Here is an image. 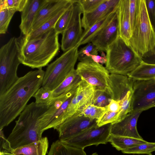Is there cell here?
<instances>
[{"label": "cell", "instance_id": "20", "mask_svg": "<svg viewBox=\"0 0 155 155\" xmlns=\"http://www.w3.org/2000/svg\"><path fill=\"white\" fill-rule=\"evenodd\" d=\"M77 87L60 96L52 99L48 104V109L38 120V123L43 132L49 124L51 119L63 103L69 97L74 94Z\"/></svg>", "mask_w": 155, "mask_h": 155}, {"label": "cell", "instance_id": "3", "mask_svg": "<svg viewBox=\"0 0 155 155\" xmlns=\"http://www.w3.org/2000/svg\"><path fill=\"white\" fill-rule=\"evenodd\" d=\"M48 107V104H37L35 102L27 105L16 121L15 125L7 138L12 150L42 138L43 132L38 120Z\"/></svg>", "mask_w": 155, "mask_h": 155}, {"label": "cell", "instance_id": "38", "mask_svg": "<svg viewBox=\"0 0 155 155\" xmlns=\"http://www.w3.org/2000/svg\"><path fill=\"white\" fill-rule=\"evenodd\" d=\"M137 5L138 0H129V11L131 31L136 18Z\"/></svg>", "mask_w": 155, "mask_h": 155}, {"label": "cell", "instance_id": "44", "mask_svg": "<svg viewBox=\"0 0 155 155\" xmlns=\"http://www.w3.org/2000/svg\"><path fill=\"white\" fill-rule=\"evenodd\" d=\"M144 62L152 64H155V54L149 57L142 59Z\"/></svg>", "mask_w": 155, "mask_h": 155}, {"label": "cell", "instance_id": "28", "mask_svg": "<svg viewBox=\"0 0 155 155\" xmlns=\"http://www.w3.org/2000/svg\"><path fill=\"white\" fill-rule=\"evenodd\" d=\"M128 76L134 80L155 79V64L147 63L142 60L139 66Z\"/></svg>", "mask_w": 155, "mask_h": 155}, {"label": "cell", "instance_id": "43", "mask_svg": "<svg viewBox=\"0 0 155 155\" xmlns=\"http://www.w3.org/2000/svg\"><path fill=\"white\" fill-rule=\"evenodd\" d=\"M91 59L95 62L102 64H105L106 62V58L104 54L103 55V56H101L99 55H91Z\"/></svg>", "mask_w": 155, "mask_h": 155}, {"label": "cell", "instance_id": "31", "mask_svg": "<svg viewBox=\"0 0 155 155\" xmlns=\"http://www.w3.org/2000/svg\"><path fill=\"white\" fill-rule=\"evenodd\" d=\"M17 11L15 9L6 8L0 10V34L6 33L11 20Z\"/></svg>", "mask_w": 155, "mask_h": 155}, {"label": "cell", "instance_id": "40", "mask_svg": "<svg viewBox=\"0 0 155 155\" xmlns=\"http://www.w3.org/2000/svg\"><path fill=\"white\" fill-rule=\"evenodd\" d=\"M27 0H5L6 8L15 9L17 12H21L26 4Z\"/></svg>", "mask_w": 155, "mask_h": 155}, {"label": "cell", "instance_id": "23", "mask_svg": "<svg viewBox=\"0 0 155 155\" xmlns=\"http://www.w3.org/2000/svg\"><path fill=\"white\" fill-rule=\"evenodd\" d=\"M117 9L99 20L87 31H84L77 46L78 47L81 45L91 42L93 39L113 18L117 13Z\"/></svg>", "mask_w": 155, "mask_h": 155}, {"label": "cell", "instance_id": "22", "mask_svg": "<svg viewBox=\"0 0 155 155\" xmlns=\"http://www.w3.org/2000/svg\"><path fill=\"white\" fill-rule=\"evenodd\" d=\"M116 9L113 10L110 9L107 4L106 0H105L93 10L83 13L81 24L84 31H87L99 20Z\"/></svg>", "mask_w": 155, "mask_h": 155}, {"label": "cell", "instance_id": "12", "mask_svg": "<svg viewBox=\"0 0 155 155\" xmlns=\"http://www.w3.org/2000/svg\"><path fill=\"white\" fill-rule=\"evenodd\" d=\"M82 11L77 0L73 4V11L69 23L62 34L61 48L65 52L77 46L83 34L81 15Z\"/></svg>", "mask_w": 155, "mask_h": 155}, {"label": "cell", "instance_id": "46", "mask_svg": "<svg viewBox=\"0 0 155 155\" xmlns=\"http://www.w3.org/2000/svg\"><path fill=\"white\" fill-rule=\"evenodd\" d=\"M0 155H5L4 154H3L2 153H0Z\"/></svg>", "mask_w": 155, "mask_h": 155}, {"label": "cell", "instance_id": "26", "mask_svg": "<svg viewBox=\"0 0 155 155\" xmlns=\"http://www.w3.org/2000/svg\"><path fill=\"white\" fill-rule=\"evenodd\" d=\"M73 3L62 8L44 23L39 28L31 32L27 36H23V37L27 40H31L40 36L50 29L54 28L60 17Z\"/></svg>", "mask_w": 155, "mask_h": 155}, {"label": "cell", "instance_id": "39", "mask_svg": "<svg viewBox=\"0 0 155 155\" xmlns=\"http://www.w3.org/2000/svg\"><path fill=\"white\" fill-rule=\"evenodd\" d=\"M0 153L5 155H10L12 150L10 144L4 136L3 129H0Z\"/></svg>", "mask_w": 155, "mask_h": 155}, {"label": "cell", "instance_id": "18", "mask_svg": "<svg viewBox=\"0 0 155 155\" xmlns=\"http://www.w3.org/2000/svg\"><path fill=\"white\" fill-rule=\"evenodd\" d=\"M46 0H27L21 12L19 28L22 35L26 36L31 32L36 15Z\"/></svg>", "mask_w": 155, "mask_h": 155}, {"label": "cell", "instance_id": "6", "mask_svg": "<svg viewBox=\"0 0 155 155\" xmlns=\"http://www.w3.org/2000/svg\"><path fill=\"white\" fill-rule=\"evenodd\" d=\"M20 64L19 39L13 37L0 49V96L18 79L17 71Z\"/></svg>", "mask_w": 155, "mask_h": 155}, {"label": "cell", "instance_id": "2", "mask_svg": "<svg viewBox=\"0 0 155 155\" xmlns=\"http://www.w3.org/2000/svg\"><path fill=\"white\" fill-rule=\"evenodd\" d=\"M58 35L52 28L34 39H19L21 64L38 69L48 65L59 51Z\"/></svg>", "mask_w": 155, "mask_h": 155}, {"label": "cell", "instance_id": "8", "mask_svg": "<svg viewBox=\"0 0 155 155\" xmlns=\"http://www.w3.org/2000/svg\"><path fill=\"white\" fill-rule=\"evenodd\" d=\"M76 70L82 80L94 87L95 90L104 92L112 99L110 74L102 64L90 58L80 61Z\"/></svg>", "mask_w": 155, "mask_h": 155}, {"label": "cell", "instance_id": "42", "mask_svg": "<svg viewBox=\"0 0 155 155\" xmlns=\"http://www.w3.org/2000/svg\"><path fill=\"white\" fill-rule=\"evenodd\" d=\"M106 107L108 110L118 113L121 108L120 104L113 99H111L109 104Z\"/></svg>", "mask_w": 155, "mask_h": 155}, {"label": "cell", "instance_id": "32", "mask_svg": "<svg viewBox=\"0 0 155 155\" xmlns=\"http://www.w3.org/2000/svg\"><path fill=\"white\" fill-rule=\"evenodd\" d=\"M73 3L60 17L54 26V28L59 34L63 33L69 23L73 12Z\"/></svg>", "mask_w": 155, "mask_h": 155}, {"label": "cell", "instance_id": "9", "mask_svg": "<svg viewBox=\"0 0 155 155\" xmlns=\"http://www.w3.org/2000/svg\"><path fill=\"white\" fill-rule=\"evenodd\" d=\"M112 125L110 123L100 127L97 125L61 142L71 146L83 149L92 145L97 146L101 144H106L108 142L111 134Z\"/></svg>", "mask_w": 155, "mask_h": 155}, {"label": "cell", "instance_id": "30", "mask_svg": "<svg viewBox=\"0 0 155 155\" xmlns=\"http://www.w3.org/2000/svg\"><path fill=\"white\" fill-rule=\"evenodd\" d=\"M155 151V142H149L137 145L122 152L124 153L149 155Z\"/></svg>", "mask_w": 155, "mask_h": 155}, {"label": "cell", "instance_id": "24", "mask_svg": "<svg viewBox=\"0 0 155 155\" xmlns=\"http://www.w3.org/2000/svg\"><path fill=\"white\" fill-rule=\"evenodd\" d=\"M81 77L78 74L76 70H73L62 83L53 91V98L69 91L77 87L81 80Z\"/></svg>", "mask_w": 155, "mask_h": 155}, {"label": "cell", "instance_id": "14", "mask_svg": "<svg viewBox=\"0 0 155 155\" xmlns=\"http://www.w3.org/2000/svg\"><path fill=\"white\" fill-rule=\"evenodd\" d=\"M113 99L118 102L120 107L132 97L134 79L127 76L110 74Z\"/></svg>", "mask_w": 155, "mask_h": 155}, {"label": "cell", "instance_id": "34", "mask_svg": "<svg viewBox=\"0 0 155 155\" xmlns=\"http://www.w3.org/2000/svg\"><path fill=\"white\" fill-rule=\"evenodd\" d=\"M98 50L91 42L87 44L78 51V60L80 61L91 58V55H97Z\"/></svg>", "mask_w": 155, "mask_h": 155}, {"label": "cell", "instance_id": "25", "mask_svg": "<svg viewBox=\"0 0 155 155\" xmlns=\"http://www.w3.org/2000/svg\"><path fill=\"white\" fill-rule=\"evenodd\" d=\"M108 142H110L117 150L122 151L132 147L148 142L143 139L110 134Z\"/></svg>", "mask_w": 155, "mask_h": 155}, {"label": "cell", "instance_id": "29", "mask_svg": "<svg viewBox=\"0 0 155 155\" xmlns=\"http://www.w3.org/2000/svg\"><path fill=\"white\" fill-rule=\"evenodd\" d=\"M83 116L91 119L97 120L102 115L106 109V107H101L93 104L85 105L79 109Z\"/></svg>", "mask_w": 155, "mask_h": 155}, {"label": "cell", "instance_id": "27", "mask_svg": "<svg viewBox=\"0 0 155 155\" xmlns=\"http://www.w3.org/2000/svg\"><path fill=\"white\" fill-rule=\"evenodd\" d=\"M48 155H87L84 149L71 146L59 140L53 142Z\"/></svg>", "mask_w": 155, "mask_h": 155}, {"label": "cell", "instance_id": "33", "mask_svg": "<svg viewBox=\"0 0 155 155\" xmlns=\"http://www.w3.org/2000/svg\"><path fill=\"white\" fill-rule=\"evenodd\" d=\"M53 91L41 87L35 94L33 97L35 103L37 104H48L53 98Z\"/></svg>", "mask_w": 155, "mask_h": 155}, {"label": "cell", "instance_id": "13", "mask_svg": "<svg viewBox=\"0 0 155 155\" xmlns=\"http://www.w3.org/2000/svg\"><path fill=\"white\" fill-rule=\"evenodd\" d=\"M95 91L94 87L81 80L65 112L60 120V125L75 114L79 109L85 105L93 104Z\"/></svg>", "mask_w": 155, "mask_h": 155}, {"label": "cell", "instance_id": "10", "mask_svg": "<svg viewBox=\"0 0 155 155\" xmlns=\"http://www.w3.org/2000/svg\"><path fill=\"white\" fill-rule=\"evenodd\" d=\"M134 80L132 111L142 112L155 107V79Z\"/></svg>", "mask_w": 155, "mask_h": 155}, {"label": "cell", "instance_id": "1", "mask_svg": "<svg viewBox=\"0 0 155 155\" xmlns=\"http://www.w3.org/2000/svg\"><path fill=\"white\" fill-rule=\"evenodd\" d=\"M45 72L42 69L29 71L0 96V129L8 126L25 109L42 86Z\"/></svg>", "mask_w": 155, "mask_h": 155}, {"label": "cell", "instance_id": "17", "mask_svg": "<svg viewBox=\"0 0 155 155\" xmlns=\"http://www.w3.org/2000/svg\"><path fill=\"white\" fill-rule=\"evenodd\" d=\"M75 1V0H46L36 15L31 32L39 28L62 8Z\"/></svg>", "mask_w": 155, "mask_h": 155}, {"label": "cell", "instance_id": "19", "mask_svg": "<svg viewBox=\"0 0 155 155\" xmlns=\"http://www.w3.org/2000/svg\"><path fill=\"white\" fill-rule=\"evenodd\" d=\"M129 3V0H120L117 11L119 36L128 45L131 36Z\"/></svg>", "mask_w": 155, "mask_h": 155}, {"label": "cell", "instance_id": "35", "mask_svg": "<svg viewBox=\"0 0 155 155\" xmlns=\"http://www.w3.org/2000/svg\"><path fill=\"white\" fill-rule=\"evenodd\" d=\"M118 113L112 112L106 109L101 117L97 120V125L100 127L111 123L112 124L117 122Z\"/></svg>", "mask_w": 155, "mask_h": 155}, {"label": "cell", "instance_id": "37", "mask_svg": "<svg viewBox=\"0 0 155 155\" xmlns=\"http://www.w3.org/2000/svg\"><path fill=\"white\" fill-rule=\"evenodd\" d=\"M104 1L105 0H78L77 2L80 5L83 13L93 10Z\"/></svg>", "mask_w": 155, "mask_h": 155}, {"label": "cell", "instance_id": "21", "mask_svg": "<svg viewBox=\"0 0 155 155\" xmlns=\"http://www.w3.org/2000/svg\"><path fill=\"white\" fill-rule=\"evenodd\" d=\"M46 137L12 150L10 155H46L48 147Z\"/></svg>", "mask_w": 155, "mask_h": 155}, {"label": "cell", "instance_id": "11", "mask_svg": "<svg viewBox=\"0 0 155 155\" xmlns=\"http://www.w3.org/2000/svg\"><path fill=\"white\" fill-rule=\"evenodd\" d=\"M97 120L83 116L79 109L55 129L59 133V140L63 142L97 126Z\"/></svg>", "mask_w": 155, "mask_h": 155}, {"label": "cell", "instance_id": "48", "mask_svg": "<svg viewBox=\"0 0 155 155\" xmlns=\"http://www.w3.org/2000/svg\"></svg>", "mask_w": 155, "mask_h": 155}, {"label": "cell", "instance_id": "5", "mask_svg": "<svg viewBox=\"0 0 155 155\" xmlns=\"http://www.w3.org/2000/svg\"><path fill=\"white\" fill-rule=\"evenodd\" d=\"M105 68L111 74L128 76L140 64L142 59L119 36L106 51Z\"/></svg>", "mask_w": 155, "mask_h": 155}, {"label": "cell", "instance_id": "47", "mask_svg": "<svg viewBox=\"0 0 155 155\" xmlns=\"http://www.w3.org/2000/svg\"><path fill=\"white\" fill-rule=\"evenodd\" d=\"M149 155H153L152 153L150 154Z\"/></svg>", "mask_w": 155, "mask_h": 155}, {"label": "cell", "instance_id": "16", "mask_svg": "<svg viewBox=\"0 0 155 155\" xmlns=\"http://www.w3.org/2000/svg\"><path fill=\"white\" fill-rule=\"evenodd\" d=\"M119 36L118 23L117 12L113 18L92 40L91 42L98 51H106L107 48Z\"/></svg>", "mask_w": 155, "mask_h": 155}, {"label": "cell", "instance_id": "36", "mask_svg": "<svg viewBox=\"0 0 155 155\" xmlns=\"http://www.w3.org/2000/svg\"><path fill=\"white\" fill-rule=\"evenodd\" d=\"M111 99L106 93L95 90L93 104L98 107H105L108 105Z\"/></svg>", "mask_w": 155, "mask_h": 155}, {"label": "cell", "instance_id": "7", "mask_svg": "<svg viewBox=\"0 0 155 155\" xmlns=\"http://www.w3.org/2000/svg\"><path fill=\"white\" fill-rule=\"evenodd\" d=\"M78 48L76 46L64 52L48 65L44 76L42 87L53 91L74 69L78 59Z\"/></svg>", "mask_w": 155, "mask_h": 155}, {"label": "cell", "instance_id": "45", "mask_svg": "<svg viewBox=\"0 0 155 155\" xmlns=\"http://www.w3.org/2000/svg\"><path fill=\"white\" fill-rule=\"evenodd\" d=\"M91 155H99L97 153H94Z\"/></svg>", "mask_w": 155, "mask_h": 155}, {"label": "cell", "instance_id": "4", "mask_svg": "<svg viewBox=\"0 0 155 155\" xmlns=\"http://www.w3.org/2000/svg\"><path fill=\"white\" fill-rule=\"evenodd\" d=\"M128 45L142 59L155 54V29L145 0H138L137 15Z\"/></svg>", "mask_w": 155, "mask_h": 155}, {"label": "cell", "instance_id": "41", "mask_svg": "<svg viewBox=\"0 0 155 155\" xmlns=\"http://www.w3.org/2000/svg\"><path fill=\"white\" fill-rule=\"evenodd\" d=\"M145 0L148 15L155 29V0Z\"/></svg>", "mask_w": 155, "mask_h": 155}, {"label": "cell", "instance_id": "15", "mask_svg": "<svg viewBox=\"0 0 155 155\" xmlns=\"http://www.w3.org/2000/svg\"><path fill=\"white\" fill-rule=\"evenodd\" d=\"M142 112L132 111L121 121L112 124L111 134L143 139L137 127V120Z\"/></svg>", "mask_w": 155, "mask_h": 155}]
</instances>
